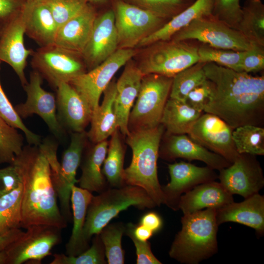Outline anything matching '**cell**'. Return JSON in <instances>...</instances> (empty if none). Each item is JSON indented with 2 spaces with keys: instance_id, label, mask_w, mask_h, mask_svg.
<instances>
[{
  "instance_id": "obj_36",
  "label": "cell",
  "mask_w": 264,
  "mask_h": 264,
  "mask_svg": "<svg viewBox=\"0 0 264 264\" xmlns=\"http://www.w3.org/2000/svg\"><path fill=\"white\" fill-rule=\"evenodd\" d=\"M233 140L239 154L264 155V128L245 125L234 129Z\"/></svg>"
},
{
  "instance_id": "obj_27",
  "label": "cell",
  "mask_w": 264,
  "mask_h": 264,
  "mask_svg": "<svg viewBox=\"0 0 264 264\" xmlns=\"http://www.w3.org/2000/svg\"><path fill=\"white\" fill-rule=\"evenodd\" d=\"M214 0H195L186 9L169 20L162 27L143 39L139 46L150 45L157 42L171 40L179 30L194 20L212 14Z\"/></svg>"
},
{
  "instance_id": "obj_50",
  "label": "cell",
  "mask_w": 264,
  "mask_h": 264,
  "mask_svg": "<svg viewBox=\"0 0 264 264\" xmlns=\"http://www.w3.org/2000/svg\"><path fill=\"white\" fill-rule=\"evenodd\" d=\"M139 223L147 227L155 233L162 228L163 220L157 213L150 212L141 217Z\"/></svg>"
},
{
  "instance_id": "obj_54",
  "label": "cell",
  "mask_w": 264,
  "mask_h": 264,
  "mask_svg": "<svg viewBox=\"0 0 264 264\" xmlns=\"http://www.w3.org/2000/svg\"><path fill=\"white\" fill-rule=\"evenodd\" d=\"M47 0H26V2H31L35 1H45Z\"/></svg>"
},
{
  "instance_id": "obj_38",
  "label": "cell",
  "mask_w": 264,
  "mask_h": 264,
  "mask_svg": "<svg viewBox=\"0 0 264 264\" xmlns=\"http://www.w3.org/2000/svg\"><path fill=\"white\" fill-rule=\"evenodd\" d=\"M24 138L17 129L0 116V164H11L23 147Z\"/></svg>"
},
{
  "instance_id": "obj_40",
  "label": "cell",
  "mask_w": 264,
  "mask_h": 264,
  "mask_svg": "<svg viewBox=\"0 0 264 264\" xmlns=\"http://www.w3.org/2000/svg\"><path fill=\"white\" fill-rule=\"evenodd\" d=\"M92 244L86 251L76 256L54 254L50 264H106L103 243L99 234L94 235Z\"/></svg>"
},
{
  "instance_id": "obj_7",
  "label": "cell",
  "mask_w": 264,
  "mask_h": 264,
  "mask_svg": "<svg viewBox=\"0 0 264 264\" xmlns=\"http://www.w3.org/2000/svg\"><path fill=\"white\" fill-rule=\"evenodd\" d=\"M199 44L195 41L172 39L157 42L151 44L152 47L138 67L144 75L156 74L173 77L198 62Z\"/></svg>"
},
{
  "instance_id": "obj_10",
  "label": "cell",
  "mask_w": 264,
  "mask_h": 264,
  "mask_svg": "<svg viewBox=\"0 0 264 264\" xmlns=\"http://www.w3.org/2000/svg\"><path fill=\"white\" fill-rule=\"evenodd\" d=\"M19 238L0 251V264H22L42 260L51 254L52 248L61 241V229L33 225Z\"/></svg>"
},
{
  "instance_id": "obj_51",
  "label": "cell",
  "mask_w": 264,
  "mask_h": 264,
  "mask_svg": "<svg viewBox=\"0 0 264 264\" xmlns=\"http://www.w3.org/2000/svg\"><path fill=\"white\" fill-rule=\"evenodd\" d=\"M23 232L21 228H16L0 235V251L22 236Z\"/></svg>"
},
{
  "instance_id": "obj_32",
  "label": "cell",
  "mask_w": 264,
  "mask_h": 264,
  "mask_svg": "<svg viewBox=\"0 0 264 264\" xmlns=\"http://www.w3.org/2000/svg\"><path fill=\"white\" fill-rule=\"evenodd\" d=\"M238 30L251 44L264 46V4L261 0H245Z\"/></svg>"
},
{
  "instance_id": "obj_46",
  "label": "cell",
  "mask_w": 264,
  "mask_h": 264,
  "mask_svg": "<svg viewBox=\"0 0 264 264\" xmlns=\"http://www.w3.org/2000/svg\"><path fill=\"white\" fill-rule=\"evenodd\" d=\"M264 69V46L253 44L243 51L241 63L242 71L248 73L262 71Z\"/></svg>"
},
{
  "instance_id": "obj_6",
  "label": "cell",
  "mask_w": 264,
  "mask_h": 264,
  "mask_svg": "<svg viewBox=\"0 0 264 264\" xmlns=\"http://www.w3.org/2000/svg\"><path fill=\"white\" fill-rule=\"evenodd\" d=\"M173 78L156 74L143 76L136 102L129 115V131L152 128L160 124Z\"/></svg>"
},
{
  "instance_id": "obj_4",
  "label": "cell",
  "mask_w": 264,
  "mask_h": 264,
  "mask_svg": "<svg viewBox=\"0 0 264 264\" xmlns=\"http://www.w3.org/2000/svg\"><path fill=\"white\" fill-rule=\"evenodd\" d=\"M216 210L208 208L183 215L181 229L176 235L169 251L171 258L181 264H198L218 252L219 225Z\"/></svg>"
},
{
  "instance_id": "obj_15",
  "label": "cell",
  "mask_w": 264,
  "mask_h": 264,
  "mask_svg": "<svg viewBox=\"0 0 264 264\" xmlns=\"http://www.w3.org/2000/svg\"><path fill=\"white\" fill-rule=\"evenodd\" d=\"M219 172L220 182L232 195L245 198L259 193L264 186L263 169L255 155L240 154L228 167Z\"/></svg>"
},
{
  "instance_id": "obj_39",
  "label": "cell",
  "mask_w": 264,
  "mask_h": 264,
  "mask_svg": "<svg viewBox=\"0 0 264 264\" xmlns=\"http://www.w3.org/2000/svg\"><path fill=\"white\" fill-rule=\"evenodd\" d=\"M243 51L216 48L200 43L198 48V62L213 63L237 71H242L241 63Z\"/></svg>"
},
{
  "instance_id": "obj_25",
  "label": "cell",
  "mask_w": 264,
  "mask_h": 264,
  "mask_svg": "<svg viewBox=\"0 0 264 264\" xmlns=\"http://www.w3.org/2000/svg\"><path fill=\"white\" fill-rule=\"evenodd\" d=\"M234 201L233 195L215 180L198 185L182 195L178 208L183 215L205 209H220Z\"/></svg>"
},
{
  "instance_id": "obj_21",
  "label": "cell",
  "mask_w": 264,
  "mask_h": 264,
  "mask_svg": "<svg viewBox=\"0 0 264 264\" xmlns=\"http://www.w3.org/2000/svg\"><path fill=\"white\" fill-rule=\"evenodd\" d=\"M56 100L57 119L64 129L71 132L85 131L93 110L69 83H62L57 88Z\"/></svg>"
},
{
  "instance_id": "obj_48",
  "label": "cell",
  "mask_w": 264,
  "mask_h": 264,
  "mask_svg": "<svg viewBox=\"0 0 264 264\" xmlns=\"http://www.w3.org/2000/svg\"><path fill=\"white\" fill-rule=\"evenodd\" d=\"M21 184L20 176L13 165L0 169V197L11 192Z\"/></svg>"
},
{
  "instance_id": "obj_34",
  "label": "cell",
  "mask_w": 264,
  "mask_h": 264,
  "mask_svg": "<svg viewBox=\"0 0 264 264\" xmlns=\"http://www.w3.org/2000/svg\"><path fill=\"white\" fill-rule=\"evenodd\" d=\"M22 183L11 192L0 197V235L21 228Z\"/></svg>"
},
{
  "instance_id": "obj_24",
  "label": "cell",
  "mask_w": 264,
  "mask_h": 264,
  "mask_svg": "<svg viewBox=\"0 0 264 264\" xmlns=\"http://www.w3.org/2000/svg\"><path fill=\"white\" fill-rule=\"evenodd\" d=\"M97 15L96 7L88 3L78 14L59 27L54 44L82 54L90 36Z\"/></svg>"
},
{
  "instance_id": "obj_35",
  "label": "cell",
  "mask_w": 264,
  "mask_h": 264,
  "mask_svg": "<svg viewBox=\"0 0 264 264\" xmlns=\"http://www.w3.org/2000/svg\"><path fill=\"white\" fill-rule=\"evenodd\" d=\"M205 63L198 62L175 75L169 97L184 101L192 89L206 80Z\"/></svg>"
},
{
  "instance_id": "obj_9",
  "label": "cell",
  "mask_w": 264,
  "mask_h": 264,
  "mask_svg": "<svg viewBox=\"0 0 264 264\" xmlns=\"http://www.w3.org/2000/svg\"><path fill=\"white\" fill-rule=\"evenodd\" d=\"M111 6L119 48H132L169 21L123 0H113Z\"/></svg>"
},
{
  "instance_id": "obj_52",
  "label": "cell",
  "mask_w": 264,
  "mask_h": 264,
  "mask_svg": "<svg viewBox=\"0 0 264 264\" xmlns=\"http://www.w3.org/2000/svg\"><path fill=\"white\" fill-rule=\"evenodd\" d=\"M133 233L137 239L142 241H148L154 234L152 230L140 223L133 224Z\"/></svg>"
},
{
  "instance_id": "obj_3",
  "label": "cell",
  "mask_w": 264,
  "mask_h": 264,
  "mask_svg": "<svg viewBox=\"0 0 264 264\" xmlns=\"http://www.w3.org/2000/svg\"><path fill=\"white\" fill-rule=\"evenodd\" d=\"M164 132L161 124L152 128L130 131L126 142L132 149V156L123 176L125 185L143 188L158 206L163 204L157 162Z\"/></svg>"
},
{
  "instance_id": "obj_2",
  "label": "cell",
  "mask_w": 264,
  "mask_h": 264,
  "mask_svg": "<svg viewBox=\"0 0 264 264\" xmlns=\"http://www.w3.org/2000/svg\"><path fill=\"white\" fill-rule=\"evenodd\" d=\"M204 70L213 91L203 111L215 114L232 129L264 125V76H253L213 63Z\"/></svg>"
},
{
  "instance_id": "obj_31",
  "label": "cell",
  "mask_w": 264,
  "mask_h": 264,
  "mask_svg": "<svg viewBox=\"0 0 264 264\" xmlns=\"http://www.w3.org/2000/svg\"><path fill=\"white\" fill-rule=\"evenodd\" d=\"M203 112L190 106L185 101L169 97L165 104L160 124L167 133L188 134Z\"/></svg>"
},
{
  "instance_id": "obj_18",
  "label": "cell",
  "mask_w": 264,
  "mask_h": 264,
  "mask_svg": "<svg viewBox=\"0 0 264 264\" xmlns=\"http://www.w3.org/2000/svg\"><path fill=\"white\" fill-rule=\"evenodd\" d=\"M159 156L170 161L178 158L190 161H201L207 166L219 171L231 164L221 156L204 147L187 134H173L165 132L160 144Z\"/></svg>"
},
{
  "instance_id": "obj_23",
  "label": "cell",
  "mask_w": 264,
  "mask_h": 264,
  "mask_svg": "<svg viewBox=\"0 0 264 264\" xmlns=\"http://www.w3.org/2000/svg\"><path fill=\"white\" fill-rule=\"evenodd\" d=\"M216 220L219 225L227 222L246 225L261 237L264 234V196L257 193L241 202L226 205L216 210Z\"/></svg>"
},
{
  "instance_id": "obj_1",
  "label": "cell",
  "mask_w": 264,
  "mask_h": 264,
  "mask_svg": "<svg viewBox=\"0 0 264 264\" xmlns=\"http://www.w3.org/2000/svg\"><path fill=\"white\" fill-rule=\"evenodd\" d=\"M58 146L56 141L46 138L38 145L23 146L11 164L22 186L21 228L39 224L61 229L67 226L52 181L50 155Z\"/></svg>"
},
{
  "instance_id": "obj_41",
  "label": "cell",
  "mask_w": 264,
  "mask_h": 264,
  "mask_svg": "<svg viewBox=\"0 0 264 264\" xmlns=\"http://www.w3.org/2000/svg\"><path fill=\"white\" fill-rule=\"evenodd\" d=\"M156 15L170 20L189 6L195 0H123Z\"/></svg>"
},
{
  "instance_id": "obj_20",
  "label": "cell",
  "mask_w": 264,
  "mask_h": 264,
  "mask_svg": "<svg viewBox=\"0 0 264 264\" xmlns=\"http://www.w3.org/2000/svg\"><path fill=\"white\" fill-rule=\"evenodd\" d=\"M24 34L23 10L16 17L0 26V61L11 66L22 87L28 83L24 73L27 59L34 51L25 47Z\"/></svg>"
},
{
  "instance_id": "obj_42",
  "label": "cell",
  "mask_w": 264,
  "mask_h": 264,
  "mask_svg": "<svg viewBox=\"0 0 264 264\" xmlns=\"http://www.w3.org/2000/svg\"><path fill=\"white\" fill-rule=\"evenodd\" d=\"M0 116L9 125L20 129L24 134L28 145H38L42 140L41 136L30 130L22 122L4 92L0 82Z\"/></svg>"
},
{
  "instance_id": "obj_8",
  "label": "cell",
  "mask_w": 264,
  "mask_h": 264,
  "mask_svg": "<svg viewBox=\"0 0 264 264\" xmlns=\"http://www.w3.org/2000/svg\"><path fill=\"white\" fill-rule=\"evenodd\" d=\"M31 65L49 84L56 89L87 71L82 54L54 43L40 46L31 55Z\"/></svg>"
},
{
  "instance_id": "obj_37",
  "label": "cell",
  "mask_w": 264,
  "mask_h": 264,
  "mask_svg": "<svg viewBox=\"0 0 264 264\" xmlns=\"http://www.w3.org/2000/svg\"><path fill=\"white\" fill-rule=\"evenodd\" d=\"M126 230L122 222L108 223L99 233L103 243L106 258L109 264L125 263V252L121 240Z\"/></svg>"
},
{
  "instance_id": "obj_45",
  "label": "cell",
  "mask_w": 264,
  "mask_h": 264,
  "mask_svg": "<svg viewBox=\"0 0 264 264\" xmlns=\"http://www.w3.org/2000/svg\"><path fill=\"white\" fill-rule=\"evenodd\" d=\"M132 223L126 225L125 234L129 236L133 242L137 256V264H161L153 254L151 243L148 241H142L137 239L133 233Z\"/></svg>"
},
{
  "instance_id": "obj_16",
  "label": "cell",
  "mask_w": 264,
  "mask_h": 264,
  "mask_svg": "<svg viewBox=\"0 0 264 264\" xmlns=\"http://www.w3.org/2000/svg\"><path fill=\"white\" fill-rule=\"evenodd\" d=\"M88 137L85 131L71 133L70 142L64 151L58 176L52 180L60 204V211L67 221L72 216L70 201L72 187L78 182L76 176L82 156L87 146Z\"/></svg>"
},
{
  "instance_id": "obj_12",
  "label": "cell",
  "mask_w": 264,
  "mask_h": 264,
  "mask_svg": "<svg viewBox=\"0 0 264 264\" xmlns=\"http://www.w3.org/2000/svg\"><path fill=\"white\" fill-rule=\"evenodd\" d=\"M132 48H118L100 64L69 83L87 102L92 110L99 105L100 96L117 71L135 55Z\"/></svg>"
},
{
  "instance_id": "obj_22",
  "label": "cell",
  "mask_w": 264,
  "mask_h": 264,
  "mask_svg": "<svg viewBox=\"0 0 264 264\" xmlns=\"http://www.w3.org/2000/svg\"><path fill=\"white\" fill-rule=\"evenodd\" d=\"M130 61L126 64L124 70L116 82V93L114 102L117 125L124 136L130 132L128 127L129 117L144 76L138 66Z\"/></svg>"
},
{
  "instance_id": "obj_19",
  "label": "cell",
  "mask_w": 264,
  "mask_h": 264,
  "mask_svg": "<svg viewBox=\"0 0 264 264\" xmlns=\"http://www.w3.org/2000/svg\"><path fill=\"white\" fill-rule=\"evenodd\" d=\"M118 47L114 13L111 7L97 15L89 39L82 53L87 71L106 60Z\"/></svg>"
},
{
  "instance_id": "obj_5",
  "label": "cell",
  "mask_w": 264,
  "mask_h": 264,
  "mask_svg": "<svg viewBox=\"0 0 264 264\" xmlns=\"http://www.w3.org/2000/svg\"><path fill=\"white\" fill-rule=\"evenodd\" d=\"M99 194L92 196L87 209L83 235L88 244L92 236L99 234L120 212L131 206L139 209L157 206L147 192L138 186L110 187Z\"/></svg>"
},
{
  "instance_id": "obj_29",
  "label": "cell",
  "mask_w": 264,
  "mask_h": 264,
  "mask_svg": "<svg viewBox=\"0 0 264 264\" xmlns=\"http://www.w3.org/2000/svg\"><path fill=\"white\" fill-rule=\"evenodd\" d=\"M93 195L90 191L78 187H72L70 201L73 211V225L69 239L66 245V254L76 256L89 247L84 240V228L88 206Z\"/></svg>"
},
{
  "instance_id": "obj_49",
  "label": "cell",
  "mask_w": 264,
  "mask_h": 264,
  "mask_svg": "<svg viewBox=\"0 0 264 264\" xmlns=\"http://www.w3.org/2000/svg\"><path fill=\"white\" fill-rule=\"evenodd\" d=\"M26 4V0H0V26L20 15Z\"/></svg>"
},
{
  "instance_id": "obj_43",
  "label": "cell",
  "mask_w": 264,
  "mask_h": 264,
  "mask_svg": "<svg viewBox=\"0 0 264 264\" xmlns=\"http://www.w3.org/2000/svg\"><path fill=\"white\" fill-rule=\"evenodd\" d=\"M55 22L60 27L78 14L88 3L87 0H47Z\"/></svg>"
},
{
  "instance_id": "obj_13",
  "label": "cell",
  "mask_w": 264,
  "mask_h": 264,
  "mask_svg": "<svg viewBox=\"0 0 264 264\" xmlns=\"http://www.w3.org/2000/svg\"><path fill=\"white\" fill-rule=\"evenodd\" d=\"M43 79L38 72L32 71L29 82L23 87L26 93V100L24 103L16 105L14 108L22 119L33 114L39 115L55 137L61 140L66 131L57 119L56 96L42 88Z\"/></svg>"
},
{
  "instance_id": "obj_14",
  "label": "cell",
  "mask_w": 264,
  "mask_h": 264,
  "mask_svg": "<svg viewBox=\"0 0 264 264\" xmlns=\"http://www.w3.org/2000/svg\"><path fill=\"white\" fill-rule=\"evenodd\" d=\"M233 130L220 117L204 112L188 135L207 149L232 163L240 154L233 140Z\"/></svg>"
},
{
  "instance_id": "obj_17",
  "label": "cell",
  "mask_w": 264,
  "mask_h": 264,
  "mask_svg": "<svg viewBox=\"0 0 264 264\" xmlns=\"http://www.w3.org/2000/svg\"><path fill=\"white\" fill-rule=\"evenodd\" d=\"M170 181L161 187L163 204L172 210H179L182 195L200 184L215 180L218 177L215 170L199 167L190 162L180 161L168 165Z\"/></svg>"
},
{
  "instance_id": "obj_11",
  "label": "cell",
  "mask_w": 264,
  "mask_h": 264,
  "mask_svg": "<svg viewBox=\"0 0 264 264\" xmlns=\"http://www.w3.org/2000/svg\"><path fill=\"white\" fill-rule=\"evenodd\" d=\"M171 39L195 41L213 47L240 51L248 50L253 45L239 30L220 21L212 14L194 20Z\"/></svg>"
},
{
  "instance_id": "obj_26",
  "label": "cell",
  "mask_w": 264,
  "mask_h": 264,
  "mask_svg": "<svg viewBox=\"0 0 264 264\" xmlns=\"http://www.w3.org/2000/svg\"><path fill=\"white\" fill-rule=\"evenodd\" d=\"M25 34L40 46L54 43L58 27L44 1L26 2L23 10Z\"/></svg>"
},
{
  "instance_id": "obj_53",
  "label": "cell",
  "mask_w": 264,
  "mask_h": 264,
  "mask_svg": "<svg viewBox=\"0 0 264 264\" xmlns=\"http://www.w3.org/2000/svg\"><path fill=\"white\" fill-rule=\"evenodd\" d=\"M88 3L92 4L96 7V6H102L106 5L110 2L112 3L113 0H87Z\"/></svg>"
},
{
  "instance_id": "obj_44",
  "label": "cell",
  "mask_w": 264,
  "mask_h": 264,
  "mask_svg": "<svg viewBox=\"0 0 264 264\" xmlns=\"http://www.w3.org/2000/svg\"><path fill=\"white\" fill-rule=\"evenodd\" d=\"M212 15L231 27L238 30L242 15L240 0H214Z\"/></svg>"
},
{
  "instance_id": "obj_28",
  "label": "cell",
  "mask_w": 264,
  "mask_h": 264,
  "mask_svg": "<svg viewBox=\"0 0 264 264\" xmlns=\"http://www.w3.org/2000/svg\"><path fill=\"white\" fill-rule=\"evenodd\" d=\"M108 142L105 140L95 143L83 154L80 163L82 174L78 180L80 187L90 192L100 193L109 188V184L102 172L106 158Z\"/></svg>"
},
{
  "instance_id": "obj_47",
  "label": "cell",
  "mask_w": 264,
  "mask_h": 264,
  "mask_svg": "<svg viewBox=\"0 0 264 264\" xmlns=\"http://www.w3.org/2000/svg\"><path fill=\"white\" fill-rule=\"evenodd\" d=\"M212 91V83L206 79L188 93L184 101L192 108L203 111Z\"/></svg>"
},
{
  "instance_id": "obj_30",
  "label": "cell",
  "mask_w": 264,
  "mask_h": 264,
  "mask_svg": "<svg viewBox=\"0 0 264 264\" xmlns=\"http://www.w3.org/2000/svg\"><path fill=\"white\" fill-rule=\"evenodd\" d=\"M116 93V82L111 81L103 93L101 105L93 111L87 135L88 140L93 143L107 140L118 129L114 110Z\"/></svg>"
},
{
  "instance_id": "obj_33",
  "label": "cell",
  "mask_w": 264,
  "mask_h": 264,
  "mask_svg": "<svg viewBox=\"0 0 264 264\" xmlns=\"http://www.w3.org/2000/svg\"><path fill=\"white\" fill-rule=\"evenodd\" d=\"M118 129L111 135L108 143L107 155L104 161L102 172L110 187L126 185L123 180L125 148Z\"/></svg>"
}]
</instances>
